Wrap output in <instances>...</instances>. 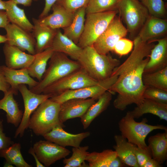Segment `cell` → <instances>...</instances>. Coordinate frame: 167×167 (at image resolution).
I'll use <instances>...</instances> for the list:
<instances>
[{
    "label": "cell",
    "mask_w": 167,
    "mask_h": 167,
    "mask_svg": "<svg viewBox=\"0 0 167 167\" xmlns=\"http://www.w3.org/2000/svg\"><path fill=\"white\" fill-rule=\"evenodd\" d=\"M14 143L3 132V120H0V150L7 148Z\"/></svg>",
    "instance_id": "obj_41"
},
{
    "label": "cell",
    "mask_w": 167,
    "mask_h": 167,
    "mask_svg": "<svg viewBox=\"0 0 167 167\" xmlns=\"http://www.w3.org/2000/svg\"><path fill=\"white\" fill-rule=\"evenodd\" d=\"M162 166V164L152 158L146 161L143 167H161Z\"/></svg>",
    "instance_id": "obj_46"
},
{
    "label": "cell",
    "mask_w": 167,
    "mask_h": 167,
    "mask_svg": "<svg viewBox=\"0 0 167 167\" xmlns=\"http://www.w3.org/2000/svg\"><path fill=\"white\" fill-rule=\"evenodd\" d=\"M51 10L53 11L51 14L39 19L41 23L54 29H63L71 24L75 13L69 12L56 3L53 5Z\"/></svg>",
    "instance_id": "obj_20"
},
{
    "label": "cell",
    "mask_w": 167,
    "mask_h": 167,
    "mask_svg": "<svg viewBox=\"0 0 167 167\" xmlns=\"http://www.w3.org/2000/svg\"><path fill=\"white\" fill-rule=\"evenodd\" d=\"M127 32L120 18L116 16L92 46L99 54H107L109 52L113 51L117 41L120 39L124 38Z\"/></svg>",
    "instance_id": "obj_10"
},
{
    "label": "cell",
    "mask_w": 167,
    "mask_h": 167,
    "mask_svg": "<svg viewBox=\"0 0 167 167\" xmlns=\"http://www.w3.org/2000/svg\"><path fill=\"white\" fill-rule=\"evenodd\" d=\"M13 95V92L10 89L4 93L3 98L0 99V109L6 112L7 122L17 127L21 122L23 112L19 109Z\"/></svg>",
    "instance_id": "obj_22"
},
{
    "label": "cell",
    "mask_w": 167,
    "mask_h": 167,
    "mask_svg": "<svg viewBox=\"0 0 167 167\" xmlns=\"http://www.w3.org/2000/svg\"><path fill=\"white\" fill-rule=\"evenodd\" d=\"M89 149L88 146L73 147L71 156L68 158H64L63 162L65 167H88L85 161L88 154L87 151Z\"/></svg>",
    "instance_id": "obj_34"
},
{
    "label": "cell",
    "mask_w": 167,
    "mask_h": 167,
    "mask_svg": "<svg viewBox=\"0 0 167 167\" xmlns=\"http://www.w3.org/2000/svg\"><path fill=\"white\" fill-rule=\"evenodd\" d=\"M117 156L115 151L107 149L100 152L89 153L85 161L88 162L89 167H109L110 162Z\"/></svg>",
    "instance_id": "obj_32"
},
{
    "label": "cell",
    "mask_w": 167,
    "mask_h": 167,
    "mask_svg": "<svg viewBox=\"0 0 167 167\" xmlns=\"http://www.w3.org/2000/svg\"><path fill=\"white\" fill-rule=\"evenodd\" d=\"M4 166L6 167H13V165L6 162Z\"/></svg>",
    "instance_id": "obj_51"
},
{
    "label": "cell",
    "mask_w": 167,
    "mask_h": 167,
    "mask_svg": "<svg viewBox=\"0 0 167 167\" xmlns=\"http://www.w3.org/2000/svg\"><path fill=\"white\" fill-rule=\"evenodd\" d=\"M126 166L120 159L117 156L110 162L109 167H122Z\"/></svg>",
    "instance_id": "obj_45"
},
{
    "label": "cell",
    "mask_w": 167,
    "mask_h": 167,
    "mask_svg": "<svg viewBox=\"0 0 167 167\" xmlns=\"http://www.w3.org/2000/svg\"><path fill=\"white\" fill-rule=\"evenodd\" d=\"M36 1L38 0H33ZM58 0H45V5L43 11L39 16V19H41L47 15L51 10L53 5Z\"/></svg>",
    "instance_id": "obj_42"
},
{
    "label": "cell",
    "mask_w": 167,
    "mask_h": 167,
    "mask_svg": "<svg viewBox=\"0 0 167 167\" xmlns=\"http://www.w3.org/2000/svg\"><path fill=\"white\" fill-rule=\"evenodd\" d=\"M134 153L139 167H143L146 161L152 158L151 151L148 146L145 148H142L136 146Z\"/></svg>",
    "instance_id": "obj_40"
},
{
    "label": "cell",
    "mask_w": 167,
    "mask_h": 167,
    "mask_svg": "<svg viewBox=\"0 0 167 167\" xmlns=\"http://www.w3.org/2000/svg\"><path fill=\"white\" fill-rule=\"evenodd\" d=\"M7 41V39L6 36H3L0 35V44L6 43Z\"/></svg>",
    "instance_id": "obj_49"
},
{
    "label": "cell",
    "mask_w": 167,
    "mask_h": 167,
    "mask_svg": "<svg viewBox=\"0 0 167 167\" xmlns=\"http://www.w3.org/2000/svg\"><path fill=\"white\" fill-rule=\"evenodd\" d=\"M5 1L0 0V10H5Z\"/></svg>",
    "instance_id": "obj_50"
},
{
    "label": "cell",
    "mask_w": 167,
    "mask_h": 167,
    "mask_svg": "<svg viewBox=\"0 0 167 167\" xmlns=\"http://www.w3.org/2000/svg\"><path fill=\"white\" fill-rule=\"evenodd\" d=\"M9 23L5 11L0 10V28H5Z\"/></svg>",
    "instance_id": "obj_44"
},
{
    "label": "cell",
    "mask_w": 167,
    "mask_h": 167,
    "mask_svg": "<svg viewBox=\"0 0 167 167\" xmlns=\"http://www.w3.org/2000/svg\"><path fill=\"white\" fill-rule=\"evenodd\" d=\"M7 82L10 86V90L14 95L18 94V87L21 84L28 85L30 89L36 86L39 83L29 74L27 68L15 69L5 66H1Z\"/></svg>",
    "instance_id": "obj_19"
},
{
    "label": "cell",
    "mask_w": 167,
    "mask_h": 167,
    "mask_svg": "<svg viewBox=\"0 0 167 167\" xmlns=\"http://www.w3.org/2000/svg\"><path fill=\"white\" fill-rule=\"evenodd\" d=\"M5 11L10 23L29 32H32L33 24L27 17L24 9L11 0L5 1Z\"/></svg>",
    "instance_id": "obj_27"
},
{
    "label": "cell",
    "mask_w": 167,
    "mask_h": 167,
    "mask_svg": "<svg viewBox=\"0 0 167 167\" xmlns=\"http://www.w3.org/2000/svg\"><path fill=\"white\" fill-rule=\"evenodd\" d=\"M141 3L147 9L150 15L165 19L166 11L163 0H141Z\"/></svg>",
    "instance_id": "obj_36"
},
{
    "label": "cell",
    "mask_w": 167,
    "mask_h": 167,
    "mask_svg": "<svg viewBox=\"0 0 167 167\" xmlns=\"http://www.w3.org/2000/svg\"><path fill=\"white\" fill-rule=\"evenodd\" d=\"M143 97L158 102L167 104V91L158 88L145 86Z\"/></svg>",
    "instance_id": "obj_37"
},
{
    "label": "cell",
    "mask_w": 167,
    "mask_h": 167,
    "mask_svg": "<svg viewBox=\"0 0 167 167\" xmlns=\"http://www.w3.org/2000/svg\"><path fill=\"white\" fill-rule=\"evenodd\" d=\"M147 119L143 118L139 122H136L129 111L119 121L118 125L121 135L129 142L138 147L145 148L148 145L145 142L147 135L156 129L167 131V127L162 125H152L147 123Z\"/></svg>",
    "instance_id": "obj_5"
},
{
    "label": "cell",
    "mask_w": 167,
    "mask_h": 167,
    "mask_svg": "<svg viewBox=\"0 0 167 167\" xmlns=\"http://www.w3.org/2000/svg\"><path fill=\"white\" fill-rule=\"evenodd\" d=\"M89 0H58L55 3L73 13L79 9L86 7Z\"/></svg>",
    "instance_id": "obj_38"
},
{
    "label": "cell",
    "mask_w": 167,
    "mask_h": 167,
    "mask_svg": "<svg viewBox=\"0 0 167 167\" xmlns=\"http://www.w3.org/2000/svg\"><path fill=\"white\" fill-rule=\"evenodd\" d=\"M156 41L158 43L151 51L143 73L153 72L167 67V38L165 37Z\"/></svg>",
    "instance_id": "obj_18"
},
{
    "label": "cell",
    "mask_w": 167,
    "mask_h": 167,
    "mask_svg": "<svg viewBox=\"0 0 167 167\" xmlns=\"http://www.w3.org/2000/svg\"><path fill=\"white\" fill-rule=\"evenodd\" d=\"M96 101L92 98H74L63 102L60 104L59 113L60 121L63 123L69 119L81 118Z\"/></svg>",
    "instance_id": "obj_15"
},
{
    "label": "cell",
    "mask_w": 167,
    "mask_h": 167,
    "mask_svg": "<svg viewBox=\"0 0 167 167\" xmlns=\"http://www.w3.org/2000/svg\"><path fill=\"white\" fill-rule=\"evenodd\" d=\"M152 158L162 164L167 158V131L149 137L148 139Z\"/></svg>",
    "instance_id": "obj_28"
},
{
    "label": "cell",
    "mask_w": 167,
    "mask_h": 167,
    "mask_svg": "<svg viewBox=\"0 0 167 167\" xmlns=\"http://www.w3.org/2000/svg\"><path fill=\"white\" fill-rule=\"evenodd\" d=\"M67 56L61 52H54L41 80L36 86L29 89L35 93H42L47 87L81 68L78 61L72 60Z\"/></svg>",
    "instance_id": "obj_3"
},
{
    "label": "cell",
    "mask_w": 167,
    "mask_h": 167,
    "mask_svg": "<svg viewBox=\"0 0 167 167\" xmlns=\"http://www.w3.org/2000/svg\"><path fill=\"white\" fill-rule=\"evenodd\" d=\"M32 34L36 41V54L51 48L57 29H52L41 23L39 19L32 18Z\"/></svg>",
    "instance_id": "obj_21"
},
{
    "label": "cell",
    "mask_w": 167,
    "mask_h": 167,
    "mask_svg": "<svg viewBox=\"0 0 167 167\" xmlns=\"http://www.w3.org/2000/svg\"><path fill=\"white\" fill-rule=\"evenodd\" d=\"M5 29L7 39L6 43L23 51H26L29 54H36V41L32 33L10 23Z\"/></svg>",
    "instance_id": "obj_13"
},
{
    "label": "cell",
    "mask_w": 167,
    "mask_h": 167,
    "mask_svg": "<svg viewBox=\"0 0 167 167\" xmlns=\"http://www.w3.org/2000/svg\"><path fill=\"white\" fill-rule=\"evenodd\" d=\"M134 49L127 59L113 70L112 75L117 76L108 91L118 94L113 105L116 109L125 110L133 104L138 105L143 101L145 88L142 81L145 67L154 45L134 39Z\"/></svg>",
    "instance_id": "obj_1"
},
{
    "label": "cell",
    "mask_w": 167,
    "mask_h": 167,
    "mask_svg": "<svg viewBox=\"0 0 167 167\" xmlns=\"http://www.w3.org/2000/svg\"><path fill=\"white\" fill-rule=\"evenodd\" d=\"M77 61L81 69L98 81L110 77L114 69L120 64L119 60L113 58L109 53L99 54L92 46L83 49Z\"/></svg>",
    "instance_id": "obj_2"
},
{
    "label": "cell",
    "mask_w": 167,
    "mask_h": 167,
    "mask_svg": "<svg viewBox=\"0 0 167 167\" xmlns=\"http://www.w3.org/2000/svg\"><path fill=\"white\" fill-rule=\"evenodd\" d=\"M167 32V20L149 15L134 39L143 43H152Z\"/></svg>",
    "instance_id": "obj_14"
},
{
    "label": "cell",
    "mask_w": 167,
    "mask_h": 167,
    "mask_svg": "<svg viewBox=\"0 0 167 167\" xmlns=\"http://www.w3.org/2000/svg\"><path fill=\"white\" fill-rule=\"evenodd\" d=\"M116 145L113 146L117 156L126 166L139 167L134 153L136 146L129 142L121 135L114 136Z\"/></svg>",
    "instance_id": "obj_23"
},
{
    "label": "cell",
    "mask_w": 167,
    "mask_h": 167,
    "mask_svg": "<svg viewBox=\"0 0 167 167\" xmlns=\"http://www.w3.org/2000/svg\"><path fill=\"white\" fill-rule=\"evenodd\" d=\"M142 81L145 86L154 87L167 91V67L153 72L143 73Z\"/></svg>",
    "instance_id": "obj_33"
},
{
    "label": "cell",
    "mask_w": 167,
    "mask_h": 167,
    "mask_svg": "<svg viewBox=\"0 0 167 167\" xmlns=\"http://www.w3.org/2000/svg\"><path fill=\"white\" fill-rule=\"evenodd\" d=\"M18 91L21 94L24 103V111L21 122L16 129L14 137H22L25 130L28 128L32 114L38 106L47 99L54 96L50 94H37L28 89L25 84L18 87Z\"/></svg>",
    "instance_id": "obj_11"
},
{
    "label": "cell",
    "mask_w": 167,
    "mask_h": 167,
    "mask_svg": "<svg viewBox=\"0 0 167 167\" xmlns=\"http://www.w3.org/2000/svg\"><path fill=\"white\" fill-rule=\"evenodd\" d=\"M3 51L6 66L15 69L27 68L32 63L35 55L25 53L17 47L5 43Z\"/></svg>",
    "instance_id": "obj_17"
},
{
    "label": "cell",
    "mask_w": 167,
    "mask_h": 167,
    "mask_svg": "<svg viewBox=\"0 0 167 167\" xmlns=\"http://www.w3.org/2000/svg\"><path fill=\"white\" fill-rule=\"evenodd\" d=\"M54 51L51 48L35 54V58L31 65L27 68L29 75L36 78L40 82L46 70L47 65Z\"/></svg>",
    "instance_id": "obj_30"
},
{
    "label": "cell",
    "mask_w": 167,
    "mask_h": 167,
    "mask_svg": "<svg viewBox=\"0 0 167 167\" xmlns=\"http://www.w3.org/2000/svg\"><path fill=\"white\" fill-rule=\"evenodd\" d=\"M90 135L89 131L75 134L70 133L64 130L62 126H58L43 136L46 140L63 147H78L82 141Z\"/></svg>",
    "instance_id": "obj_16"
},
{
    "label": "cell",
    "mask_w": 167,
    "mask_h": 167,
    "mask_svg": "<svg viewBox=\"0 0 167 167\" xmlns=\"http://www.w3.org/2000/svg\"><path fill=\"white\" fill-rule=\"evenodd\" d=\"M117 77V75H112L107 79L99 81L95 85L77 89L66 91L54 96L50 99L60 104L68 100L74 98H92L96 100L109 90L115 82Z\"/></svg>",
    "instance_id": "obj_9"
},
{
    "label": "cell",
    "mask_w": 167,
    "mask_h": 167,
    "mask_svg": "<svg viewBox=\"0 0 167 167\" xmlns=\"http://www.w3.org/2000/svg\"><path fill=\"white\" fill-rule=\"evenodd\" d=\"M51 48L54 52L64 53L75 60H77L82 49L57 29Z\"/></svg>",
    "instance_id": "obj_25"
},
{
    "label": "cell",
    "mask_w": 167,
    "mask_h": 167,
    "mask_svg": "<svg viewBox=\"0 0 167 167\" xmlns=\"http://www.w3.org/2000/svg\"><path fill=\"white\" fill-rule=\"evenodd\" d=\"M129 112L134 118H139L143 114L148 113L157 116L161 119L167 121V104L148 99L144 98L140 104Z\"/></svg>",
    "instance_id": "obj_24"
},
{
    "label": "cell",
    "mask_w": 167,
    "mask_h": 167,
    "mask_svg": "<svg viewBox=\"0 0 167 167\" xmlns=\"http://www.w3.org/2000/svg\"><path fill=\"white\" fill-rule=\"evenodd\" d=\"M17 4H21L25 6H31L33 0H11Z\"/></svg>",
    "instance_id": "obj_48"
},
{
    "label": "cell",
    "mask_w": 167,
    "mask_h": 167,
    "mask_svg": "<svg viewBox=\"0 0 167 167\" xmlns=\"http://www.w3.org/2000/svg\"><path fill=\"white\" fill-rule=\"evenodd\" d=\"M10 89V86L7 82L0 66V91L4 93L8 92Z\"/></svg>",
    "instance_id": "obj_43"
},
{
    "label": "cell",
    "mask_w": 167,
    "mask_h": 167,
    "mask_svg": "<svg viewBox=\"0 0 167 167\" xmlns=\"http://www.w3.org/2000/svg\"><path fill=\"white\" fill-rule=\"evenodd\" d=\"M120 0H89L86 7V14L118 10Z\"/></svg>",
    "instance_id": "obj_35"
},
{
    "label": "cell",
    "mask_w": 167,
    "mask_h": 167,
    "mask_svg": "<svg viewBox=\"0 0 167 167\" xmlns=\"http://www.w3.org/2000/svg\"><path fill=\"white\" fill-rule=\"evenodd\" d=\"M113 94L107 91L92 105L81 117V122L84 129L88 128L92 121L106 109L112 99Z\"/></svg>",
    "instance_id": "obj_26"
},
{
    "label": "cell",
    "mask_w": 167,
    "mask_h": 167,
    "mask_svg": "<svg viewBox=\"0 0 167 167\" xmlns=\"http://www.w3.org/2000/svg\"><path fill=\"white\" fill-rule=\"evenodd\" d=\"M21 149L20 143H13L8 148L0 150V157L4 158L6 162L17 167H32L24 160Z\"/></svg>",
    "instance_id": "obj_31"
},
{
    "label": "cell",
    "mask_w": 167,
    "mask_h": 167,
    "mask_svg": "<svg viewBox=\"0 0 167 167\" xmlns=\"http://www.w3.org/2000/svg\"><path fill=\"white\" fill-rule=\"evenodd\" d=\"M28 153L31 154L34 158L37 167H44L45 166L39 160L37 156L35 154L33 148L31 147L28 150Z\"/></svg>",
    "instance_id": "obj_47"
},
{
    "label": "cell",
    "mask_w": 167,
    "mask_h": 167,
    "mask_svg": "<svg viewBox=\"0 0 167 167\" xmlns=\"http://www.w3.org/2000/svg\"><path fill=\"white\" fill-rule=\"evenodd\" d=\"M60 107V104L50 98L47 99L32 113L28 128L36 135L43 136L56 126L65 127L59 118Z\"/></svg>",
    "instance_id": "obj_4"
},
{
    "label": "cell",
    "mask_w": 167,
    "mask_h": 167,
    "mask_svg": "<svg viewBox=\"0 0 167 167\" xmlns=\"http://www.w3.org/2000/svg\"><path fill=\"white\" fill-rule=\"evenodd\" d=\"M86 7L77 10L71 24L62 29L63 34L77 44L84 31L85 21Z\"/></svg>",
    "instance_id": "obj_29"
},
{
    "label": "cell",
    "mask_w": 167,
    "mask_h": 167,
    "mask_svg": "<svg viewBox=\"0 0 167 167\" xmlns=\"http://www.w3.org/2000/svg\"><path fill=\"white\" fill-rule=\"evenodd\" d=\"M118 13L116 10L86 14L84 31L77 45L82 49L92 46Z\"/></svg>",
    "instance_id": "obj_6"
},
{
    "label": "cell",
    "mask_w": 167,
    "mask_h": 167,
    "mask_svg": "<svg viewBox=\"0 0 167 167\" xmlns=\"http://www.w3.org/2000/svg\"><path fill=\"white\" fill-rule=\"evenodd\" d=\"M118 10L134 39L150 15L147 9L138 0H120Z\"/></svg>",
    "instance_id": "obj_7"
},
{
    "label": "cell",
    "mask_w": 167,
    "mask_h": 167,
    "mask_svg": "<svg viewBox=\"0 0 167 167\" xmlns=\"http://www.w3.org/2000/svg\"><path fill=\"white\" fill-rule=\"evenodd\" d=\"M32 148L39 161L45 167H49L66 158L71 152L65 147L47 140L37 142Z\"/></svg>",
    "instance_id": "obj_12"
},
{
    "label": "cell",
    "mask_w": 167,
    "mask_h": 167,
    "mask_svg": "<svg viewBox=\"0 0 167 167\" xmlns=\"http://www.w3.org/2000/svg\"><path fill=\"white\" fill-rule=\"evenodd\" d=\"M89 76L81 68L66 76L45 88L42 93L54 96L68 90L94 85L98 82Z\"/></svg>",
    "instance_id": "obj_8"
},
{
    "label": "cell",
    "mask_w": 167,
    "mask_h": 167,
    "mask_svg": "<svg viewBox=\"0 0 167 167\" xmlns=\"http://www.w3.org/2000/svg\"><path fill=\"white\" fill-rule=\"evenodd\" d=\"M133 42L124 38L120 39L115 45L113 51L120 56L128 54L133 47Z\"/></svg>",
    "instance_id": "obj_39"
}]
</instances>
